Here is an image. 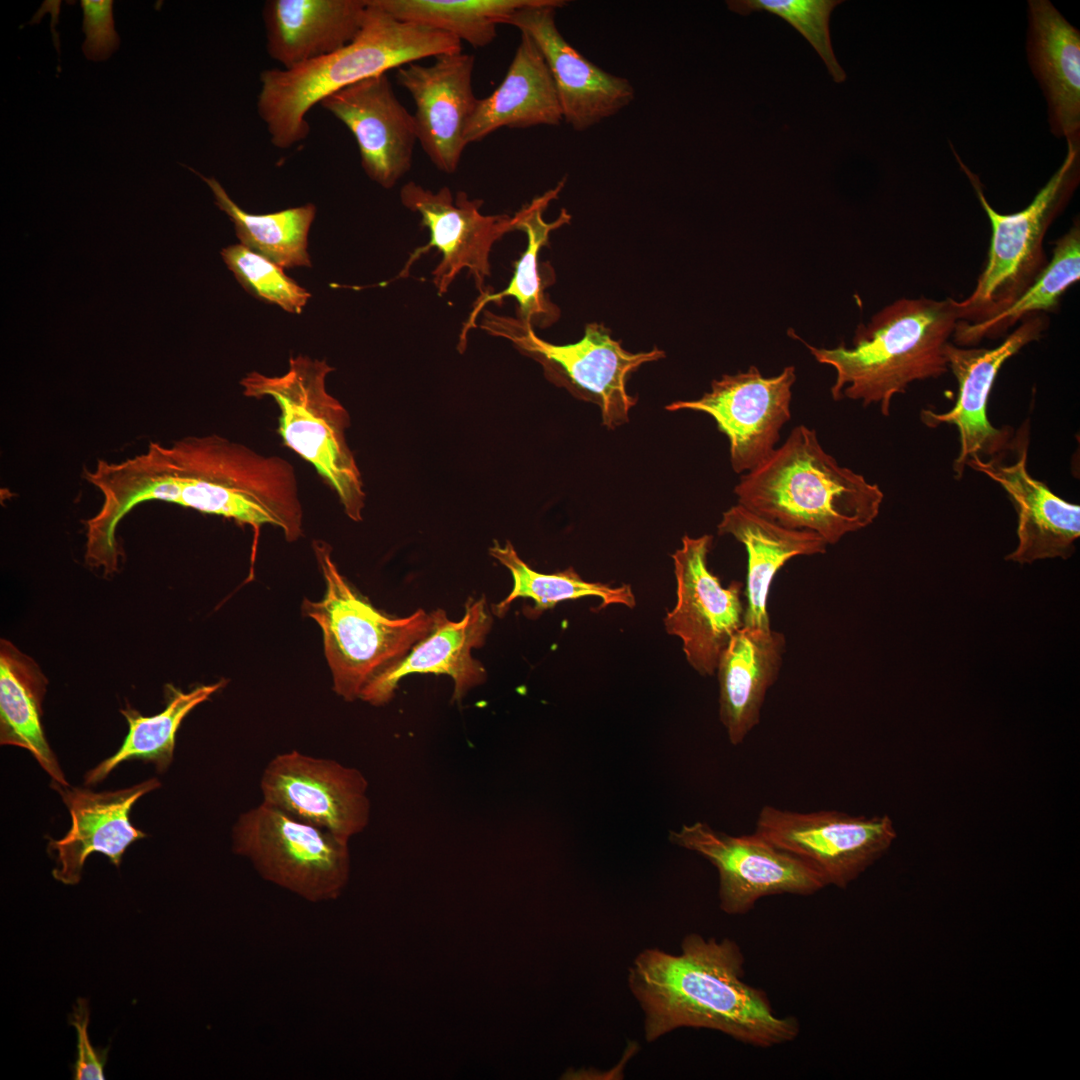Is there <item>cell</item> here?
I'll use <instances>...</instances> for the list:
<instances>
[{
	"label": "cell",
	"mask_w": 1080,
	"mask_h": 1080,
	"mask_svg": "<svg viewBox=\"0 0 1080 1080\" xmlns=\"http://www.w3.org/2000/svg\"><path fill=\"white\" fill-rule=\"evenodd\" d=\"M83 478L103 496L85 521V562L105 574L119 567L120 521L138 504L161 500L258 529L279 528L288 542L303 536V509L294 467L219 435L150 442L119 462L99 459Z\"/></svg>",
	"instance_id": "obj_1"
},
{
	"label": "cell",
	"mask_w": 1080,
	"mask_h": 1080,
	"mask_svg": "<svg viewBox=\"0 0 1080 1080\" xmlns=\"http://www.w3.org/2000/svg\"><path fill=\"white\" fill-rule=\"evenodd\" d=\"M744 955L736 942L686 935L681 952L642 950L628 970V986L644 1014L649 1043L684 1027L722 1032L757 1047L794 1040V1017H778L767 995L743 981Z\"/></svg>",
	"instance_id": "obj_2"
},
{
	"label": "cell",
	"mask_w": 1080,
	"mask_h": 1080,
	"mask_svg": "<svg viewBox=\"0 0 1080 1080\" xmlns=\"http://www.w3.org/2000/svg\"><path fill=\"white\" fill-rule=\"evenodd\" d=\"M367 5L361 31L343 48L260 74L257 111L275 147L287 149L306 139V115L327 96L390 69L462 51L461 41L451 34L398 20L372 0Z\"/></svg>",
	"instance_id": "obj_3"
},
{
	"label": "cell",
	"mask_w": 1080,
	"mask_h": 1080,
	"mask_svg": "<svg viewBox=\"0 0 1080 1080\" xmlns=\"http://www.w3.org/2000/svg\"><path fill=\"white\" fill-rule=\"evenodd\" d=\"M734 493L750 511L785 528L814 532L828 545L870 525L884 499L877 484L841 466L804 424L745 473Z\"/></svg>",
	"instance_id": "obj_4"
},
{
	"label": "cell",
	"mask_w": 1080,
	"mask_h": 1080,
	"mask_svg": "<svg viewBox=\"0 0 1080 1080\" xmlns=\"http://www.w3.org/2000/svg\"><path fill=\"white\" fill-rule=\"evenodd\" d=\"M959 322L956 300L902 298L858 325L853 346L818 348L794 333L817 362L833 367L834 400L848 398L863 406L879 404L890 414L895 395L915 381L938 378L949 371L945 348Z\"/></svg>",
	"instance_id": "obj_5"
},
{
	"label": "cell",
	"mask_w": 1080,
	"mask_h": 1080,
	"mask_svg": "<svg viewBox=\"0 0 1080 1080\" xmlns=\"http://www.w3.org/2000/svg\"><path fill=\"white\" fill-rule=\"evenodd\" d=\"M334 371L326 359L290 357L277 376L257 371L239 382L249 398H272L279 408L278 429L284 445L311 464L353 521L362 519L365 492L357 463L346 441L349 415L326 388Z\"/></svg>",
	"instance_id": "obj_6"
},
{
	"label": "cell",
	"mask_w": 1080,
	"mask_h": 1080,
	"mask_svg": "<svg viewBox=\"0 0 1080 1080\" xmlns=\"http://www.w3.org/2000/svg\"><path fill=\"white\" fill-rule=\"evenodd\" d=\"M312 546L326 588L319 601L305 599L302 611L322 630L333 691L346 701H354L372 679L430 632L433 615L423 609L402 618L384 614L340 573L328 543L315 540Z\"/></svg>",
	"instance_id": "obj_7"
},
{
	"label": "cell",
	"mask_w": 1080,
	"mask_h": 1080,
	"mask_svg": "<svg viewBox=\"0 0 1080 1080\" xmlns=\"http://www.w3.org/2000/svg\"><path fill=\"white\" fill-rule=\"evenodd\" d=\"M952 151L974 187L992 231L986 265L975 288L968 297L956 301L959 321L976 323L1008 307L1047 264L1043 241L1079 184L1080 143H1067L1059 168L1028 206L1012 214L992 208L979 177Z\"/></svg>",
	"instance_id": "obj_8"
},
{
	"label": "cell",
	"mask_w": 1080,
	"mask_h": 1080,
	"mask_svg": "<svg viewBox=\"0 0 1080 1080\" xmlns=\"http://www.w3.org/2000/svg\"><path fill=\"white\" fill-rule=\"evenodd\" d=\"M232 849L263 879L309 902L335 900L349 880V842L262 801L237 818Z\"/></svg>",
	"instance_id": "obj_9"
},
{
	"label": "cell",
	"mask_w": 1080,
	"mask_h": 1080,
	"mask_svg": "<svg viewBox=\"0 0 1080 1080\" xmlns=\"http://www.w3.org/2000/svg\"><path fill=\"white\" fill-rule=\"evenodd\" d=\"M490 335L511 341L520 351L557 372L576 395L598 405L603 424L613 429L628 421L636 399L627 393L630 373L665 356L659 349L632 353L602 325L591 323L576 343L556 345L539 338L518 318L483 311L479 325Z\"/></svg>",
	"instance_id": "obj_10"
},
{
	"label": "cell",
	"mask_w": 1080,
	"mask_h": 1080,
	"mask_svg": "<svg viewBox=\"0 0 1080 1080\" xmlns=\"http://www.w3.org/2000/svg\"><path fill=\"white\" fill-rule=\"evenodd\" d=\"M817 871L827 886L846 888L886 853L896 838L891 818L837 810L798 812L765 805L755 831Z\"/></svg>",
	"instance_id": "obj_11"
},
{
	"label": "cell",
	"mask_w": 1080,
	"mask_h": 1080,
	"mask_svg": "<svg viewBox=\"0 0 1080 1080\" xmlns=\"http://www.w3.org/2000/svg\"><path fill=\"white\" fill-rule=\"evenodd\" d=\"M669 840L717 869L719 907L729 915L746 914L766 896H808L827 886L807 863L756 832L735 836L697 821L670 831Z\"/></svg>",
	"instance_id": "obj_12"
},
{
	"label": "cell",
	"mask_w": 1080,
	"mask_h": 1080,
	"mask_svg": "<svg viewBox=\"0 0 1080 1080\" xmlns=\"http://www.w3.org/2000/svg\"><path fill=\"white\" fill-rule=\"evenodd\" d=\"M262 802L349 842L370 819L368 781L358 769L292 750L276 754L259 783Z\"/></svg>",
	"instance_id": "obj_13"
},
{
	"label": "cell",
	"mask_w": 1080,
	"mask_h": 1080,
	"mask_svg": "<svg viewBox=\"0 0 1080 1080\" xmlns=\"http://www.w3.org/2000/svg\"><path fill=\"white\" fill-rule=\"evenodd\" d=\"M400 200L404 207L420 215L430 239L410 254L399 276L407 277L411 266L436 248L442 256L432 272L438 295L445 294L464 269L480 295L489 292L485 280L490 276V252L496 241L514 231L513 215H484L483 201L470 199L464 191L454 196L446 186L434 192L413 181L402 186Z\"/></svg>",
	"instance_id": "obj_14"
},
{
	"label": "cell",
	"mask_w": 1080,
	"mask_h": 1080,
	"mask_svg": "<svg viewBox=\"0 0 1080 1080\" xmlns=\"http://www.w3.org/2000/svg\"><path fill=\"white\" fill-rule=\"evenodd\" d=\"M795 367L765 377L752 365L747 371L713 380L699 399L675 401L667 410H692L711 416L729 441L730 463L736 473H747L777 448L780 431L791 418Z\"/></svg>",
	"instance_id": "obj_15"
},
{
	"label": "cell",
	"mask_w": 1080,
	"mask_h": 1080,
	"mask_svg": "<svg viewBox=\"0 0 1080 1080\" xmlns=\"http://www.w3.org/2000/svg\"><path fill=\"white\" fill-rule=\"evenodd\" d=\"M713 536L685 535L673 554L676 604L663 619L669 635L682 641L689 665L700 675H713L720 654L744 626L743 585L724 587L708 567Z\"/></svg>",
	"instance_id": "obj_16"
},
{
	"label": "cell",
	"mask_w": 1080,
	"mask_h": 1080,
	"mask_svg": "<svg viewBox=\"0 0 1080 1080\" xmlns=\"http://www.w3.org/2000/svg\"><path fill=\"white\" fill-rule=\"evenodd\" d=\"M1047 327L1043 314L1025 318L1005 340L994 348L960 347L949 342L945 348L948 369L958 383L954 406L937 413L923 409L920 418L924 425L934 428L953 425L959 433L960 450L953 463L955 477L960 479L970 457L999 458L1013 448V430L997 428L988 418L989 397L997 375L1004 363L1027 344L1038 340Z\"/></svg>",
	"instance_id": "obj_17"
},
{
	"label": "cell",
	"mask_w": 1080,
	"mask_h": 1080,
	"mask_svg": "<svg viewBox=\"0 0 1080 1080\" xmlns=\"http://www.w3.org/2000/svg\"><path fill=\"white\" fill-rule=\"evenodd\" d=\"M564 0H541L514 12L505 24L528 34L541 51L559 98L563 120L581 132L617 114L635 97L632 84L596 66L563 37L556 26Z\"/></svg>",
	"instance_id": "obj_18"
},
{
	"label": "cell",
	"mask_w": 1080,
	"mask_h": 1080,
	"mask_svg": "<svg viewBox=\"0 0 1080 1080\" xmlns=\"http://www.w3.org/2000/svg\"><path fill=\"white\" fill-rule=\"evenodd\" d=\"M474 56L457 52L438 56L431 65L409 63L396 79L411 95L417 140L433 165L454 173L466 145L465 130L477 102L473 90Z\"/></svg>",
	"instance_id": "obj_19"
},
{
	"label": "cell",
	"mask_w": 1080,
	"mask_h": 1080,
	"mask_svg": "<svg viewBox=\"0 0 1080 1080\" xmlns=\"http://www.w3.org/2000/svg\"><path fill=\"white\" fill-rule=\"evenodd\" d=\"M320 104L353 134L361 166L372 181L390 189L410 170L418 142L415 121L386 73L339 90Z\"/></svg>",
	"instance_id": "obj_20"
},
{
	"label": "cell",
	"mask_w": 1080,
	"mask_h": 1080,
	"mask_svg": "<svg viewBox=\"0 0 1080 1080\" xmlns=\"http://www.w3.org/2000/svg\"><path fill=\"white\" fill-rule=\"evenodd\" d=\"M1028 431L1014 440L1017 457L1004 464L1002 458L970 457L966 467L999 484L1017 513L1018 544L1005 559L1020 564L1037 560L1068 559L1080 536V506L1055 494L1027 469Z\"/></svg>",
	"instance_id": "obj_21"
},
{
	"label": "cell",
	"mask_w": 1080,
	"mask_h": 1080,
	"mask_svg": "<svg viewBox=\"0 0 1080 1080\" xmlns=\"http://www.w3.org/2000/svg\"><path fill=\"white\" fill-rule=\"evenodd\" d=\"M430 632L393 666L372 679L360 699L381 706L394 696L399 682L411 674L448 675L454 682L452 700L461 701L467 692L487 677L483 665L471 655L481 647L492 626L484 597L469 599L459 621L448 619L443 609L432 612Z\"/></svg>",
	"instance_id": "obj_22"
},
{
	"label": "cell",
	"mask_w": 1080,
	"mask_h": 1080,
	"mask_svg": "<svg viewBox=\"0 0 1080 1080\" xmlns=\"http://www.w3.org/2000/svg\"><path fill=\"white\" fill-rule=\"evenodd\" d=\"M62 797L71 818L69 832L60 840H50L48 850L56 853L53 877L68 885L80 881L89 854L100 852L119 867L127 847L146 834L135 828L129 812L136 801L160 787L151 778L116 791L93 792L87 788L51 784Z\"/></svg>",
	"instance_id": "obj_23"
},
{
	"label": "cell",
	"mask_w": 1080,
	"mask_h": 1080,
	"mask_svg": "<svg viewBox=\"0 0 1080 1080\" xmlns=\"http://www.w3.org/2000/svg\"><path fill=\"white\" fill-rule=\"evenodd\" d=\"M1027 58L1051 132L1080 143V33L1048 0L1028 1Z\"/></svg>",
	"instance_id": "obj_24"
},
{
	"label": "cell",
	"mask_w": 1080,
	"mask_h": 1080,
	"mask_svg": "<svg viewBox=\"0 0 1080 1080\" xmlns=\"http://www.w3.org/2000/svg\"><path fill=\"white\" fill-rule=\"evenodd\" d=\"M786 647L773 630L743 626L719 656V719L733 746L759 724L768 690L777 681Z\"/></svg>",
	"instance_id": "obj_25"
},
{
	"label": "cell",
	"mask_w": 1080,
	"mask_h": 1080,
	"mask_svg": "<svg viewBox=\"0 0 1080 1080\" xmlns=\"http://www.w3.org/2000/svg\"><path fill=\"white\" fill-rule=\"evenodd\" d=\"M367 7V0H268L267 53L283 69L329 55L359 34Z\"/></svg>",
	"instance_id": "obj_26"
},
{
	"label": "cell",
	"mask_w": 1080,
	"mask_h": 1080,
	"mask_svg": "<svg viewBox=\"0 0 1080 1080\" xmlns=\"http://www.w3.org/2000/svg\"><path fill=\"white\" fill-rule=\"evenodd\" d=\"M563 114L547 63L532 38L521 32L508 71L488 97L479 99L466 130V145L502 128L557 126Z\"/></svg>",
	"instance_id": "obj_27"
},
{
	"label": "cell",
	"mask_w": 1080,
	"mask_h": 1080,
	"mask_svg": "<svg viewBox=\"0 0 1080 1080\" xmlns=\"http://www.w3.org/2000/svg\"><path fill=\"white\" fill-rule=\"evenodd\" d=\"M719 535H731L748 555L744 626L769 629L767 601L778 571L792 558L824 554L828 544L818 534L785 528L740 504L722 514Z\"/></svg>",
	"instance_id": "obj_28"
},
{
	"label": "cell",
	"mask_w": 1080,
	"mask_h": 1080,
	"mask_svg": "<svg viewBox=\"0 0 1080 1080\" xmlns=\"http://www.w3.org/2000/svg\"><path fill=\"white\" fill-rule=\"evenodd\" d=\"M47 679L36 662L11 642H0V742L29 751L52 778L69 785L41 723Z\"/></svg>",
	"instance_id": "obj_29"
},
{
	"label": "cell",
	"mask_w": 1080,
	"mask_h": 1080,
	"mask_svg": "<svg viewBox=\"0 0 1080 1080\" xmlns=\"http://www.w3.org/2000/svg\"><path fill=\"white\" fill-rule=\"evenodd\" d=\"M564 180L542 196L534 198L513 215V229L527 235L525 251L514 264V273L508 286L497 293L481 294L473 304V309L463 325L460 334V346L464 349L469 330L477 325V317L488 303L500 304L502 299L513 297L518 303V319L531 327H547L559 318V309L548 300L539 273L538 256L540 249L548 243L550 233L568 223L570 215L565 209L551 223L543 218L548 204L557 198Z\"/></svg>",
	"instance_id": "obj_30"
},
{
	"label": "cell",
	"mask_w": 1080,
	"mask_h": 1080,
	"mask_svg": "<svg viewBox=\"0 0 1080 1080\" xmlns=\"http://www.w3.org/2000/svg\"><path fill=\"white\" fill-rule=\"evenodd\" d=\"M1079 279L1080 226L1077 220L1056 241L1052 259L1008 307L980 322H958L952 336L955 344L960 347L977 345L984 338L1001 336L1031 315L1053 311L1062 295Z\"/></svg>",
	"instance_id": "obj_31"
},
{
	"label": "cell",
	"mask_w": 1080,
	"mask_h": 1080,
	"mask_svg": "<svg viewBox=\"0 0 1080 1080\" xmlns=\"http://www.w3.org/2000/svg\"><path fill=\"white\" fill-rule=\"evenodd\" d=\"M199 175L209 186L216 206L234 224L240 244L266 257L283 269L311 267L308 234L316 216V206L307 203L268 214H252L239 207L214 177Z\"/></svg>",
	"instance_id": "obj_32"
},
{
	"label": "cell",
	"mask_w": 1080,
	"mask_h": 1080,
	"mask_svg": "<svg viewBox=\"0 0 1080 1080\" xmlns=\"http://www.w3.org/2000/svg\"><path fill=\"white\" fill-rule=\"evenodd\" d=\"M224 684V681H219L198 686L189 692L171 688L166 708L154 716H142L129 706L122 709L121 713L129 725L128 734L114 755L87 772L85 784L104 780L120 763L130 759L152 762L159 772H164L173 760L176 732L185 716Z\"/></svg>",
	"instance_id": "obj_33"
},
{
	"label": "cell",
	"mask_w": 1080,
	"mask_h": 1080,
	"mask_svg": "<svg viewBox=\"0 0 1080 1080\" xmlns=\"http://www.w3.org/2000/svg\"><path fill=\"white\" fill-rule=\"evenodd\" d=\"M398 20L425 25L475 48L491 44L497 26L541 0H372Z\"/></svg>",
	"instance_id": "obj_34"
},
{
	"label": "cell",
	"mask_w": 1080,
	"mask_h": 1080,
	"mask_svg": "<svg viewBox=\"0 0 1080 1080\" xmlns=\"http://www.w3.org/2000/svg\"><path fill=\"white\" fill-rule=\"evenodd\" d=\"M489 552L510 571L513 578L511 592L504 600L493 606L494 614L498 617L504 616L510 605L518 598L534 601L533 615L552 609L559 602L588 596L601 599L599 609L612 604H621L628 608H634L636 605L634 593L628 584L615 587L600 582H589L582 579L572 567L552 574L539 573L519 557L509 542L504 546L496 542Z\"/></svg>",
	"instance_id": "obj_35"
},
{
	"label": "cell",
	"mask_w": 1080,
	"mask_h": 1080,
	"mask_svg": "<svg viewBox=\"0 0 1080 1080\" xmlns=\"http://www.w3.org/2000/svg\"><path fill=\"white\" fill-rule=\"evenodd\" d=\"M841 0H730L728 8L740 15L752 12L774 14L793 26L815 49L836 83L846 79L832 48L829 21Z\"/></svg>",
	"instance_id": "obj_36"
},
{
	"label": "cell",
	"mask_w": 1080,
	"mask_h": 1080,
	"mask_svg": "<svg viewBox=\"0 0 1080 1080\" xmlns=\"http://www.w3.org/2000/svg\"><path fill=\"white\" fill-rule=\"evenodd\" d=\"M221 256L240 285L263 302L300 314L311 296L282 267L240 243L223 248Z\"/></svg>",
	"instance_id": "obj_37"
},
{
	"label": "cell",
	"mask_w": 1080,
	"mask_h": 1080,
	"mask_svg": "<svg viewBox=\"0 0 1080 1080\" xmlns=\"http://www.w3.org/2000/svg\"><path fill=\"white\" fill-rule=\"evenodd\" d=\"M83 9V44L85 56L93 61L106 60L119 46L115 30L112 0H81Z\"/></svg>",
	"instance_id": "obj_38"
},
{
	"label": "cell",
	"mask_w": 1080,
	"mask_h": 1080,
	"mask_svg": "<svg viewBox=\"0 0 1080 1080\" xmlns=\"http://www.w3.org/2000/svg\"><path fill=\"white\" fill-rule=\"evenodd\" d=\"M88 1001L79 998L69 1016V1024L75 1027L77 1032V1058L73 1065V1079L75 1080H103L104 1065L107 1060L105 1049H95L88 1036L89 1024Z\"/></svg>",
	"instance_id": "obj_39"
}]
</instances>
